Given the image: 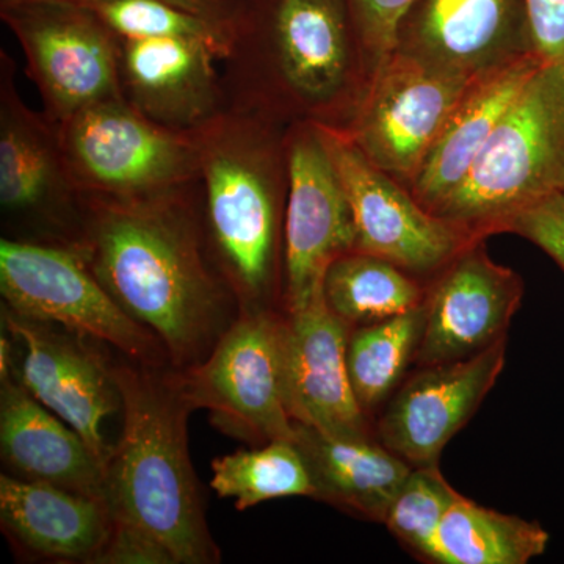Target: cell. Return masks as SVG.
I'll use <instances>...</instances> for the list:
<instances>
[{"label": "cell", "mask_w": 564, "mask_h": 564, "mask_svg": "<svg viewBox=\"0 0 564 564\" xmlns=\"http://www.w3.org/2000/svg\"><path fill=\"white\" fill-rule=\"evenodd\" d=\"M0 292L14 314L111 345L144 366L166 356L158 337L115 302L77 248L2 237Z\"/></svg>", "instance_id": "cell-9"}, {"label": "cell", "mask_w": 564, "mask_h": 564, "mask_svg": "<svg viewBox=\"0 0 564 564\" xmlns=\"http://www.w3.org/2000/svg\"><path fill=\"white\" fill-rule=\"evenodd\" d=\"M289 193L284 218L285 311L302 310L323 295L326 270L355 250L350 203L321 126L295 122L285 132Z\"/></svg>", "instance_id": "cell-11"}, {"label": "cell", "mask_w": 564, "mask_h": 564, "mask_svg": "<svg viewBox=\"0 0 564 564\" xmlns=\"http://www.w3.org/2000/svg\"><path fill=\"white\" fill-rule=\"evenodd\" d=\"M210 486L218 497L234 499L237 510L282 497H315L302 451L285 440L214 459Z\"/></svg>", "instance_id": "cell-26"}, {"label": "cell", "mask_w": 564, "mask_h": 564, "mask_svg": "<svg viewBox=\"0 0 564 564\" xmlns=\"http://www.w3.org/2000/svg\"><path fill=\"white\" fill-rule=\"evenodd\" d=\"M522 296L518 273L494 262L484 240L469 245L444 267L426 295L415 359L434 366L486 350L505 337Z\"/></svg>", "instance_id": "cell-15"}, {"label": "cell", "mask_w": 564, "mask_h": 564, "mask_svg": "<svg viewBox=\"0 0 564 564\" xmlns=\"http://www.w3.org/2000/svg\"><path fill=\"white\" fill-rule=\"evenodd\" d=\"M285 314L282 389L292 421L332 436L369 437L348 375L350 326L328 310L323 295Z\"/></svg>", "instance_id": "cell-16"}, {"label": "cell", "mask_w": 564, "mask_h": 564, "mask_svg": "<svg viewBox=\"0 0 564 564\" xmlns=\"http://www.w3.org/2000/svg\"><path fill=\"white\" fill-rule=\"evenodd\" d=\"M323 299L348 326H364L417 310L426 295L411 273L395 263L352 250L326 270Z\"/></svg>", "instance_id": "cell-25"}, {"label": "cell", "mask_w": 564, "mask_h": 564, "mask_svg": "<svg viewBox=\"0 0 564 564\" xmlns=\"http://www.w3.org/2000/svg\"><path fill=\"white\" fill-rule=\"evenodd\" d=\"M564 193V65L543 63L510 104L462 184L433 214L473 242Z\"/></svg>", "instance_id": "cell-5"}, {"label": "cell", "mask_w": 564, "mask_h": 564, "mask_svg": "<svg viewBox=\"0 0 564 564\" xmlns=\"http://www.w3.org/2000/svg\"><path fill=\"white\" fill-rule=\"evenodd\" d=\"M507 336L459 361L425 366L393 397L378 433L411 466H434L502 373Z\"/></svg>", "instance_id": "cell-17"}, {"label": "cell", "mask_w": 564, "mask_h": 564, "mask_svg": "<svg viewBox=\"0 0 564 564\" xmlns=\"http://www.w3.org/2000/svg\"><path fill=\"white\" fill-rule=\"evenodd\" d=\"M393 54L467 79L534 55L527 0H415Z\"/></svg>", "instance_id": "cell-14"}, {"label": "cell", "mask_w": 564, "mask_h": 564, "mask_svg": "<svg viewBox=\"0 0 564 564\" xmlns=\"http://www.w3.org/2000/svg\"><path fill=\"white\" fill-rule=\"evenodd\" d=\"M0 210L7 239L80 250L85 198L57 126L22 99L17 62L0 51Z\"/></svg>", "instance_id": "cell-6"}, {"label": "cell", "mask_w": 564, "mask_h": 564, "mask_svg": "<svg viewBox=\"0 0 564 564\" xmlns=\"http://www.w3.org/2000/svg\"><path fill=\"white\" fill-rule=\"evenodd\" d=\"M425 321V306L388 321L358 326L348 336L347 367L362 410L383 402L415 358Z\"/></svg>", "instance_id": "cell-27"}, {"label": "cell", "mask_w": 564, "mask_h": 564, "mask_svg": "<svg viewBox=\"0 0 564 564\" xmlns=\"http://www.w3.org/2000/svg\"><path fill=\"white\" fill-rule=\"evenodd\" d=\"M20 2V0H0L3 3ZM181 9L192 11L223 25L228 31L229 22L232 20L234 9H236V0H169Z\"/></svg>", "instance_id": "cell-33"}, {"label": "cell", "mask_w": 564, "mask_h": 564, "mask_svg": "<svg viewBox=\"0 0 564 564\" xmlns=\"http://www.w3.org/2000/svg\"><path fill=\"white\" fill-rule=\"evenodd\" d=\"M80 252L180 370L206 358L239 306L207 247L198 180L135 198L87 196Z\"/></svg>", "instance_id": "cell-1"}, {"label": "cell", "mask_w": 564, "mask_h": 564, "mask_svg": "<svg viewBox=\"0 0 564 564\" xmlns=\"http://www.w3.org/2000/svg\"><path fill=\"white\" fill-rule=\"evenodd\" d=\"M118 40H196L217 51L220 62L228 51V31L174 6L169 0H80Z\"/></svg>", "instance_id": "cell-28"}, {"label": "cell", "mask_w": 564, "mask_h": 564, "mask_svg": "<svg viewBox=\"0 0 564 564\" xmlns=\"http://www.w3.org/2000/svg\"><path fill=\"white\" fill-rule=\"evenodd\" d=\"M541 65L536 55H527L467 88L408 187L425 209L433 214L462 184L505 110Z\"/></svg>", "instance_id": "cell-22"}, {"label": "cell", "mask_w": 564, "mask_h": 564, "mask_svg": "<svg viewBox=\"0 0 564 564\" xmlns=\"http://www.w3.org/2000/svg\"><path fill=\"white\" fill-rule=\"evenodd\" d=\"M55 126L84 198H135L198 180L196 133L162 128L122 98L96 104Z\"/></svg>", "instance_id": "cell-7"}, {"label": "cell", "mask_w": 564, "mask_h": 564, "mask_svg": "<svg viewBox=\"0 0 564 564\" xmlns=\"http://www.w3.org/2000/svg\"><path fill=\"white\" fill-rule=\"evenodd\" d=\"M3 325L22 348L20 370L14 373L17 380L76 430L107 466L111 447L104 443L102 421L121 406L111 369L95 351L82 345V337L70 339L7 307Z\"/></svg>", "instance_id": "cell-18"}, {"label": "cell", "mask_w": 564, "mask_h": 564, "mask_svg": "<svg viewBox=\"0 0 564 564\" xmlns=\"http://www.w3.org/2000/svg\"><path fill=\"white\" fill-rule=\"evenodd\" d=\"M533 52L549 65H564V0H527Z\"/></svg>", "instance_id": "cell-32"}, {"label": "cell", "mask_w": 564, "mask_h": 564, "mask_svg": "<svg viewBox=\"0 0 564 564\" xmlns=\"http://www.w3.org/2000/svg\"><path fill=\"white\" fill-rule=\"evenodd\" d=\"M284 317L272 307L240 311L203 361L173 375L192 410L252 443L295 441L282 389Z\"/></svg>", "instance_id": "cell-8"}, {"label": "cell", "mask_w": 564, "mask_h": 564, "mask_svg": "<svg viewBox=\"0 0 564 564\" xmlns=\"http://www.w3.org/2000/svg\"><path fill=\"white\" fill-rule=\"evenodd\" d=\"M547 544L549 533L538 522L497 513L459 494L441 522L433 562L525 564Z\"/></svg>", "instance_id": "cell-24"}, {"label": "cell", "mask_w": 564, "mask_h": 564, "mask_svg": "<svg viewBox=\"0 0 564 564\" xmlns=\"http://www.w3.org/2000/svg\"><path fill=\"white\" fill-rule=\"evenodd\" d=\"M503 232L524 237L551 256L564 272V193L516 215Z\"/></svg>", "instance_id": "cell-31"}, {"label": "cell", "mask_w": 564, "mask_h": 564, "mask_svg": "<svg viewBox=\"0 0 564 564\" xmlns=\"http://www.w3.org/2000/svg\"><path fill=\"white\" fill-rule=\"evenodd\" d=\"M370 80L395 50L397 33L415 0H345Z\"/></svg>", "instance_id": "cell-30"}, {"label": "cell", "mask_w": 564, "mask_h": 564, "mask_svg": "<svg viewBox=\"0 0 564 564\" xmlns=\"http://www.w3.org/2000/svg\"><path fill=\"white\" fill-rule=\"evenodd\" d=\"M0 451L14 477L106 500V466L76 430L7 377L0 391Z\"/></svg>", "instance_id": "cell-21"}, {"label": "cell", "mask_w": 564, "mask_h": 564, "mask_svg": "<svg viewBox=\"0 0 564 564\" xmlns=\"http://www.w3.org/2000/svg\"><path fill=\"white\" fill-rule=\"evenodd\" d=\"M321 129L350 203L356 251L383 258L411 274H426L443 270L475 243L373 165L347 133Z\"/></svg>", "instance_id": "cell-12"}, {"label": "cell", "mask_w": 564, "mask_h": 564, "mask_svg": "<svg viewBox=\"0 0 564 564\" xmlns=\"http://www.w3.org/2000/svg\"><path fill=\"white\" fill-rule=\"evenodd\" d=\"M152 366L111 369L122 432L106 466L113 536L101 563L210 564L212 540L187 444L192 406Z\"/></svg>", "instance_id": "cell-2"}, {"label": "cell", "mask_w": 564, "mask_h": 564, "mask_svg": "<svg viewBox=\"0 0 564 564\" xmlns=\"http://www.w3.org/2000/svg\"><path fill=\"white\" fill-rule=\"evenodd\" d=\"M17 36L43 111L62 122L111 99L118 84V39L80 0H20L0 6Z\"/></svg>", "instance_id": "cell-10"}, {"label": "cell", "mask_w": 564, "mask_h": 564, "mask_svg": "<svg viewBox=\"0 0 564 564\" xmlns=\"http://www.w3.org/2000/svg\"><path fill=\"white\" fill-rule=\"evenodd\" d=\"M0 519L10 540L55 562H101L113 536L104 500L11 474L0 475Z\"/></svg>", "instance_id": "cell-20"}, {"label": "cell", "mask_w": 564, "mask_h": 564, "mask_svg": "<svg viewBox=\"0 0 564 564\" xmlns=\"http://www.w3.org/2000/svg\"><path fill=\"white\" fill-rule=\"evenodd\" d=\"M218 62L203 41L118 40L122 99L170 131H199L226 109Z\"/></svg>", "instance_id": "cell-19"}, {"label": "cell", "mask_w": 564, "mask_h": 564, "mask_svg": "<svg viewBox=\"0 0 564 564\" xmlns=\"http://www.w3.org/2000/svg\"><path fill=\"white\" fill-rule=\"evenodd\" d=\"M296 425L295 444L304 456L315 497L384 522L393 497L413 467L369 437L332 436Z\"/></svg>", "instance_id": "cell-23"}, {"label": "cell", "mask_w": 564, "mask_h": 564, "mask_svg": "<svg viewBox=\"0 0 564 564\" xmlns=\"http://www.w3.org/2000/svg\"><path fill=\"white\" fill-rule=\"evenodd\" d=\"M285 132L228 107L195 132L207 247L240 311L273 310L284 285Z\"/></svg>", "instance_id": "cell-4"}, {"label": "cell", "mask_w": 564, "mask_h": 564, "mask_svg": "<svg viewBox=\"0 0 564 564\" xmlns=\"http://www.w3.org/2000/svg\"><path fill=\"white\" fill-rule=\"evenodd\" d=\"M458 496L436 464L415 467L393 497L384 524L393 536L433 560L441 522Z\"/></svg>", "instance_id": "cell-29"}, {"label": "cell", "mask_w": 564, "mask_h": 564, "mask_svg": "<svg viewBox=\"0 0 564 564\" xmlns=\"http://www.w3.org/2000/svg\"><path fill=\"white\" fill-rule=\"evenodd\" d=\"M221 80L226 107L345 131L370 77L345 0H236Z\"/></svg>", "instance_id": "cell-3"}, {"label": "cell", "mask_w": 564, "mask_h": 564, "mask_svg": "<svg viewBox=\"0 0 564 564\" xmlns=\"http://www.w3.org/2000/svg\"><path fill=\"white\" fill-rule=\"evenodd\" d=\"M475 80L392 54L370 80L343 132L373 165L410 187L437 133Z\"/></svg>", "instance_id": "cell-13"}]
</instances>
